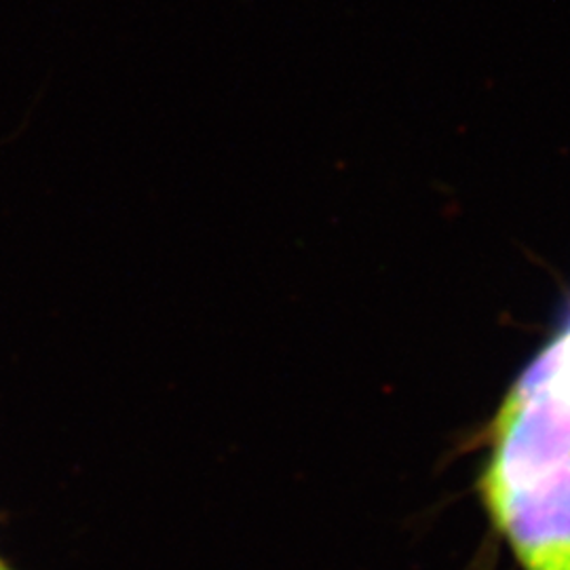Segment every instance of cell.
<instances>
[{
  "label": "cell",
  "instance_id": "6da1fadb",
  "mask_svg": "<svg viewBox=\"0 0 570 570\" xmlns=\"http://www.w3.org/2000/svg\"><path fill=\"white\" fill-rule=\"evenodd\" d=\"M482 501L524 570H570V406L529 372L492 423Z\"/></svg>",
  "mask_w": 570,
  "mask_h": 570
},
{
  "label": "cell",
  "instance_id": "7a4b0ae2",
  "mask_svg": "<svg viewBox=\"0 0 570 570\" xmlns=\"http://www.w3.org/2000/svg\"><path fill=\"white\" fill-rule=\"evenodd\" d=\"M570 406V326L529 367Z\"/></svg>",
  "mask_w": 570,
  "mask_h": 570
},
{
  "label": "cell",
  "instance_id": "3957f363",
  "mask_svg": "<svg viewBox=\"0 0 570 570\" xmlns=\"http://www.w3.org/2000/svg\"><path fill=\"white\" fill-rule=\"evenodd\" d=\"M0 570H4V569H2V567H0Z\"/></svg>",
  "mask_w": 570,
  "mask_h": 570
}]
</instances>
